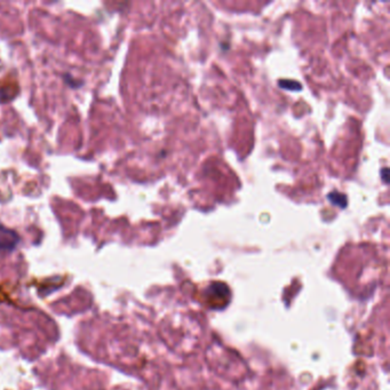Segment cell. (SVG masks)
<instances>
[{
	"mask_svg": "<svg viewBox=\"0 0 390 390\" xmlns=\"http://www.w3.org/2000/svg\"><path fill=\"white\" fill-rule=\"evenodd\" d=\"M388 168L387 167H385V168H382V170H381V174H382V179H384V182L386 184L388 183L389 182V180H388Z\"/></svg>",
	"mask_w": 390,
	"mask_h": 390,
	"instance_id": "cell-4",
	"label": "cell"
},
{
	"mask_svg": "<svg viewBox=\"0 0 390 390\" xmlns=\"http://www.w3.org/2000/svg\"><path fill=\"white\" fill-rule=\"evenodd\" d=\"M328 198L330 199V202L332 203L333 205L339 206L340 209H344V207H347V205H348L347 196L343 195V194H340V192H337V191L331 192V194L328 196Z\"/></svg>",
	"mask_w": 390,
	"mask_h": 390,
	"instance_id": "cell-2",
	"label": "cell"
},
{
	"mask_svg": "<svg viewBox=\"0 0 390 390\" xmlns=\"http://www.w3.org/2000/svg\"><path fill=\"white\" fill-rule=\"evenodd\" d=\"M279 87L284 88V90H289V91H300L302 86L301 84L298 83L295 80H279Z\"/></svg>",
	"mask_w": 390,
	"mask_h": 390,
	"instance_id": "cell-3",
	"label": "cell"
},
{
	"mask_svg": "<svg viewBox=\"0 0 390 390\" xmlns=\"http://www.w3.org/2000/svg\"><path fill=\"white\" fill-rule=\"evenodd\" d=\"M81 390H102V389H81Z\"/></svg>",
	"mask_w": 390,
	"mask_h": 390,
	"instance_id": "cell-5",
	"label": "cell"
},
{
	"mask_svg": "<svg viewBox=\"0 0 390 390\" xmlns=\"http://www.w3.org/2000/svg\"><path fill=\"white\" fill-rule=\"evenodd\" d=\"M18 243V236L15 231L10 230L6 226L0 225V253L1 252H9L16 246Z\"/></svg>",
	"mask_w": 390,
	"mask_h": 390,
	"instance_id": "cell-1",
	"label": "cell"
}]
</instances>
